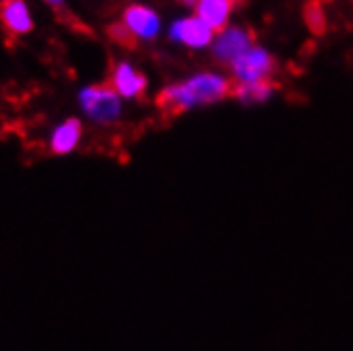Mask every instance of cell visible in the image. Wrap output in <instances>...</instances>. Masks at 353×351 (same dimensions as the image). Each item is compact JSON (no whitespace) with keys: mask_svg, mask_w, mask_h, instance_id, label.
I'll use <instances>...</instances> for the list:
<instances>
[{"mask_svg":"<svg viewBox=\"0 0 353 351\" xmlns=\"http://www.w3.org/2000/svg\"><path fill=\"white\" fill-rule=\"evenodd\" d=\"M254 41L256 37L247 30H241V28L223 30L215 43V58L223 64H232L239 56L249 52V47L254 45Z\"/></svg>","mask_w":353,"mask_h":351,"instance_id":"8","label":"cell"},{"mask_svg":"<svg viewBox=\"0 0 353 351\" xmlns=\"http://www.w3.org/2000/svg\"><path fill=\"white\" fill-rule=\"evenodd\" d=\"M109 86L121 98H143V94L147 90V79H145V74L139 72L132 64L117 62L111 70Z\"/></svg>","mask_w":353,"mask_h":351,"instance_id":"6","label":"cell"},{"mask_svg":"<svg viewBox=\"0 0 353 351\" xmlns=\"http://www.w3.org/2000/svg\"><path fill=\"white\" fill-rule=\"evenodd\" d=\"M305 21H307V26L311 28L313 34L319 37L325 32V15H323L319 0H309V3L305 5Z\"/></svg>","mask_w":353,"mask_h":351,"instance_id":"12","label":"cell"},{"mask_svg":"<svg viewBox=\"0 0 353 351\" xmlns=\"http://www.w3.org/2000/svg\"><path fill=\"white\" fill-rule=\"evenodd\" d=\"M230 92H232V81L213 72H203L183 83L162 90L156 98V105L166 117H176L196 105L217 103V100L230 96Z\"/></svg>","mask_w":353,"mask_h":351,"instance_id":"1","label":"cell"},{"mask_svg":"<svg viewBox=\"0 0 353 351\" xmlns=\"http://www.w3.org/2000/svg\"><path fill=\"white\" fill-rule=\"evenodd\" d=\"M0 23L13 37L30 34L34 21L26 0H0Z\"/></svg>","mask_w":353,"mask_h":351,"instance_id":"5","label":"cell"},{"mask_svg":"<svg viewBox=\"0 0 353 351\" xmlns=\"http://www.w3.org/2000/svg\"><path fill=\"white\" fill-rule=\"evenodd\" d=\"M276 88H279V83L274 79H258V81H249V83L232 81L230 96L243 100V103H262V100H266Z\"/></svg>","mask_w":353,"mask_h":351,"instance_id":"11","label":"cell"},{"mask_svg":"<svg viewBox=\"0 0 353 351\" xmlns=\"http://www.w3.org/2000/svg\"><path fill=\"white\" fill-rule=\"evenodd\" d=\"M79 103H81L83 113L92 121L105 123V126L119 121V117L123 113L121 96L109 83H103V86L98 83V86H90L85 90H81Z\"/></svg>","mask_w":353,"mask_h":351,"instance_id":"2","label":"cell"},{"mask_svg":"<svg viewBox=\"0 0 353 351\" xmlns=\"http://www.w3.org/2000/svg\"><path fill=\"white\" fill-rule=\"evenodd\" d=\"M170 39L179 41L188 47H207L213 39V30L200 17H185L172 23Z\"/></svg>","mask_w":353,"mask_h":351,"instance_id":"9","label":"cell"},{"mask_svg":"<svg viewBox=\"0 0 353 351\" xmlns=\"http://www.w3.org/2000/svg\"><path fill=\"white\" fill-rule=\"evenodd\" d=\"M45 5H49V7H52V9H62L64 7V0H45Z\"/></svg>","mask_w":353,"mask_h":351,"instance_id":"14","label":"cell"},{"mask_svg":"<svg viewBox=\"0 0 353 351\" xmlns=\"http://www.w3.org/2000/svg\"><path fill=\"white\" fill-rule=\"evenodd\" d=\"M83 137V123L77 117H68L49 134V152L54 156H68L79 147Z\"/></svg>","mask_w":353,"mask_h":351,"instance_id":"7","label":"cell"},{"mask_svg":"<svg viewBox=\"0 0 353 351\" xmlns=\"http://www.w3.org/2000/svg\"><path fill=\"white\" fill-rule=\"evenodd\" d=\"M121 23L137 41H151L160 32V17L154 9L145 5H128L121 13Z\"/></svg>","mask_w":353,"mask_h":351,"instance_id":"4","label":"cell"},{"mask_svg":"<svg viewBox=\"0 0 353 351\" xmlns=\"http://www.w3.org/2000/svg\"><path fill=\"white\" fill-rule=\"evenodd\" d=\"M109 37H111V41H115L117 45H121V47H134L139 41L128 32V28L123 26L121 21H117V23H113V26H109Z\"/></svg>","mask_w":353,"mask_h":351,"instance_id":"13","label":"cell"},{"mask_svg":"<svg viewBox=\"0 0 353 351\" xmlns=\"http://www.w3.org/2000/svg\"><path fill=\"white\" fill-rule=\"evenodd\" d=\"M234 70V81L249 83L258 79H270V74L276 70V62L264 49H249L243 56H239L232 64Z\"/></svg>","mask_w":353,"mask_h":351,"instance_id":"3","label":"cell"},{"mask_svg":"<svg viewBox=\"0 0 353 351\" xmlns=\"http://www.w3.org/2000/svg\"><path fill=\"white\" fill-rule=\"evenodd\" d=\"M185 3H188V0H185Z\"/></svg>","mask_w":353,"mask_h":351,"instance_id":"15","label":"cell"},{"mask_svg":"<svg viewBox=\"0 0 353 351\" xmlns=\"http://www.w3.org/2000/svg\"><path fill=\"white\" fill-rule=\"evenodd\" d=\"M236 0H198L196 17L203 19L213 32H223Z\"/></svg>","mask_w":353,"mask_h":351,"instance_id":"10","label":"cell"}]
</instances>
